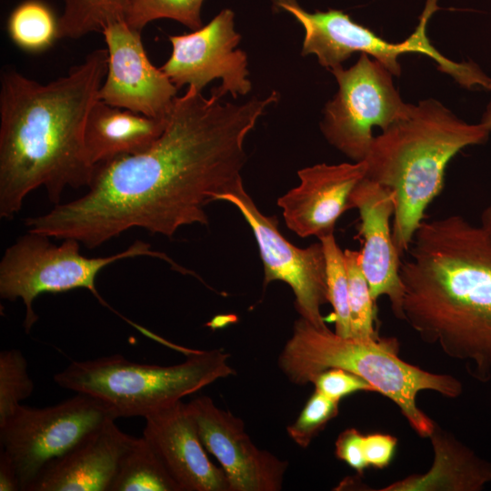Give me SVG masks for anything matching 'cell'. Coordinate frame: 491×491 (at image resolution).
<instances>
[{
	"instance_id": "8992f818",
	"label": "cell",
	"mask_w": 491,
	"mask_h": 491,
	"mask_svg": "<svg viewBox=\"0 0 491 491\" xmlns=\"http://www.w3.org/2000/svg\"><path fill=\"white\" fill-rule=\"evenodd\" d=\"M186 356L167 366L132 362L122 355L74 361L54 381L102 401L115 418L145 417L236 373L220 349L190 350Z\"/></svg>"
},
{
	"instance_id": "cb8c5ba5",
	"label": "cell",
	"mask_w": 491,
	"mask_h": 491,
	"mask_svg": "<svg viewBox=\"0 0 491 491\" xmlns=\"http://www.w3.org/2000/svg\"><path fill=\"white\" fill-rule=\"evenodd\" d=\"M345 261L348 278L351 336L360 339H378L375 328L376 302L372 298L368 282L361 266L360 251L346 249Z\"/></svg>"
},
{
	"instance_id": "d6986e66",
	"label": "cell",
	"mask_w": 491,
	"mask_h": 491,
	"mask_svg": "<svg viewBox=\"0 0 491 491\" xmlns=\"http://www.w3.org/2000/svg\"><path fill=\"white\" fill-rule=\"evenodd\" d=\"M165 119L149 117L97 99L86 120L85 145L96 166L118 157L141 153L161 135Z\"/></svg>"
},
{
	"instance_id": "f546056e",
	"label": "cell",
	"mask_w": 491,
	"mask_h": 491,
	"mask_svg": "<svg viewBox=\"0 0 491 491\" xmlns=\"http://www.w3.org/2000/svg\"><path fill=\"white\" fill-rule=\"evenodd\" d=\"M335 454L361 476L368 467L364 455V435L356 428H347L340 433L335 443Z\"/></svg>"
},
{
	"instance_id": "4dcf8cb0",
	"label": "cell",
	"mask_w": 491,
	"mask_h": 491,
	"mask_svg": "<svg viewBox=\"0 0 491 491\" xmlns=\"http://www.w3.org/2000/svg\"><path fill=\"white\" fill-rule=\"evenodd\" d=\"M397 438L382 433L364 435V455L369 466L384 469L393 460Z\"/></svg>"
},
{
	"instance_id": "83f0119b",
	"label": "cell",
	"mask_w": 491,
	"mask_h": 491,
	"mask_svg": "<svg viewBox=\"0 0 491 491\" xmlns=\"http://www.w3.org/2000/svg\"><path fill=\"white\" fill-rule=\"evenodd\" d=\"M339 403L315 390L294 423L286 427L288 436L306 448L339 412Z\"/></svg>"
},
{
	"instance_id": "277c9868",
	"label": "cell",
	"mask_w": 491,
	"mask_h": 491,
	"mask_svg": "<svg viewBox=\"0 0 491 491\" xmlns=\"http://www.w3.org/2000/svg\"><path fill=\"white\" fill-rule=\"evenodd\" d=\"M490 131L469 124L439 101L428 98L375 136L366 177L394 196V243L401 256L408 251L425 212L445 185L446 168L463 148L485 144Z\"/></svg>"
},
{
	"instance_id": "5b68a950",
	"label": "cell",
	"mask_w": 491,
	"mask_h": 491,
	"mask_svg": "<svg viewBox=\"0 0 491 491\" xmlns=\"http://www.w3.org/2000/svg\"><path fill=\"white\" fill-rule=\"evenodd\" d=\"M278 367L293 384L313 383L321 372L340 368L370 383L377 393L399 408L412 429L429 437L436 422L417 406L419 392L430 390L456 398L463 392L462 383L447 374H436L411 365L398 356L394 338L360 339L345 337L327 326L317 327L300 317L284 346Z\"/></svg>"
},
{
	"instance_id": "ac0fdd59",
	"label": "cell",
	"mask_w": 491,
	"mask_h": 491,
	"mask_svg": "<svg viewBox=\"0 0 491 491\" xmlns=\"http://www.w3.org/2000/svg\"><path fill=\"white\" fill-rule=\"evenodd\" d=\"M109 418L49 463L26 491H109L120 462L136 437Z\"/></svg>"
},
{
	"instance_id": "603a6c76",
	"label": "cell",
	"mask_w": 491,
	"mask_h": 491,
	"mask_svg": "<svg viewBox=\"0 0 491 491\" xmlns=\"http://www.w3.org/2000/svg\"><path fill=\"white\" fill-rule=\"evenodd\" d=\"M59 38L78 39L102 32L110 23L125 20L130 0H63Z\"/></svg>"
},
{
	"instance_id": "52a82bcc",
	"label": "cell",
	"mask_w": 491,
	"mask_h": 491,
	"mask_svg": "<svg viewBox=\"0 0 491 491\" xmlns=\"http://www.w3.org/2000/svg\"><path fill=\"white\" fill-rule=\"evenodd\" d=\"M438 0H426L416 30L405 41L391 43L362 25L354 22L341 10L329 9L314 13L305 10L296 0H273L277 8L290 13L302 25L305 36L302 55H313L328 70L342 64L356 52L366 54L384 65L394 76L401 75L398 57L406 53L429 56L437 68L467 89L480 86L491 90V77L475 62H455L443 55L430 42L426 25L440 7Z\"/></svg>"
},
{
	"instance_id": "ba28073f",
	"label": "cell",
	"mask_w": 491,
	"mask_h": 491,
	"mask_svg": "<svg viewBox=\"0 0 491 491\" xmlns=\"http://www.w3.org/2000/svg\"><path fill=\"white\" fill-rule=\"evenodd\" d=\"M50 238L28 231L5 249L0 262V296L9 301L22 299L26 333L38 319L34 302L42 294L85 288L105 304L95 287V278L102 269L116 261L153 256L166 261L182 274H192L191 270L179 266L165 254L153 250L150 244L140 240L115 255L86 257L80 253L79 241L65 238L60 245H55Z\"/></svg>"
},
{
	"instance_id": "44dd1931",
	"label": "cell",
	"mask_w": 491,
	"mask_h": 491,
	"mask_svg": "<svg viewBox=\"0 0 491 491\" xmlns=\"http://www.w3.org/2000/svg\"><path fill=\"white\" fill-rule=\"evenodd\" d=\"M109 491H180L144 437L135 438L123 456Z\"/></svg>"
},
{
	"instance_id": "7402d4cb",
	"label": "cell",
	"mask_w": 491,
	"mask_h": 491,
	"mask_svg": "<svg viewBox=\"0 0 491 491\" xmlns=\"http://www.w3.org/2000/svg\"><path fill=\"white\" fill-rule=\"evenodd\" d=\"M7 32L20 49L41 53L59 39V17L42 0H25L10 13Z\"/></svg>"
},
{
	"instance_id": "484cf974",
	"label": "cell",
	"mask_w": 491,
	"mask_h": 491,
	"mask_svg": "<svg viewBox=\"0 0 491 491\" xmlns=\"http://www.w3.org/2000/svg\"><path fill=\"white\" fill-rule=\"evenodd\" d=\"M204 0H130L125 22L142 31L149 23L158 19L175 20L190 30L202 27Z\"/></svg>"
},
{
	"instance_id": "9c48e42d",
	"label": "cell",
	"mask_w": 491,
	"mask_h": 491,
	"mask_svg": "<svg viewBox=\"0 0 491 491\" xmlns=\"http://www.w3.org/2000/svg\"><path fill=\"white\" fill-rule=\"evenodd\" d=\"M330 71L338 90L325 105L321 131L345 155L354 162L364 161L375 137L373 128L386 129L406 116L413 105L403 101L391 72L368 55L360 54L349 68Z\"/></svg>"
},
{
	"instance_id": "ffe728a7",
	"label": "cell",
	"mask_w": 491,
	"mask_h": 491,
	"mask_svg": "<svg viewBox=\"0 0 491 491\" xmlns=\"http://www.w3.org/2000/svg\"><path fill=\"white\" fill-rule=\"evenodd\" d=\"M434 452L431 468L379 491H481L491 482V463L479 457L436 423L429 436Z\"/></svg>"
},
{
	"instance_id": "d6a6232c",
	"label": "cell",
	"mask_w": 491,
	"mask_h": 491,
	"mask_svg": "<svg viewBox=\"0 0 491 491\" xmlns=\"http://www.w3.org/2000/svg\"><path fill=\"white\" fill-rule=\"evenodd\" d=\"M480 223V227L487 235V237L491 240V198L486 206L482 211Z\"/></svg>"
},
{
	"instance_id": "f1b7e54d",
	"label": "cell",
	"mask_w": 491,
	"mask_h": 491,
	"mask_svg": "<svg viewBox=\"0 0 491 491\" xmlns=\"http://www.w3.org/2000/svg\"><path fill=\"white\" fill-rule=\"evenodd\" d=\"M312 384L315 390L337 402L348 395L360 391L377 393L366 380L340 368H330L321 372Z\"/></svg>"
},
{
	"instance_id": "8fae6325",
	"label": "cell",
	"mask_w": 491,
	"mask_h": 491,
	"mask_svg": "<svg viewBox=\"0 0 491 491\" xmlns=\"http://www.w3.org/2000/svg\"><path fill=\"white\" fill-rule=\"evenodd\" d=\"M214 201L235 205L251 227L264 265L265 286L272 281L287 284L295 296L300 317L326 327L321 307L328 303L326 266L319 241L306 248L288 242L278 230L276 216L264 215L244 187L242 178L217 194Z\"/></svg>"
},
{
	"instance_id": "7a4b0ae2",
	"label": "cell",
	"mask_w": 491,
	"mask_h": 491,
	"mask_svg": "<svg viewBox=\"0 0 491 491\" xmlns=\"http://www.w3.org/2000/svg\"><path fill=\"white\" fill-rule=\"evenodd\" d=\"M107 50L95 49L47 84L14 69L1 75L0 216L12 219L28 194L44 187L59 204L67 187H88L95 168L85 129L107 71Z\"/></svg>"
},
{
	"instance_id": "3957f363",
	"label": "cell",
	"mask_w": 491,
	"mask_h": 491,
	"mask_svg": "<svg viewBox=\"0 0 491 491\" xmlns=\"http://www.w3.org/2000/svg\"><path fill=\"white\" fill-rule=\"evenodd\" d=\"M399 275L403 321L426 344L491 379V240L459 215L424 220Z\"/></svg>"
},
{
	"instance_id": "2e32d148",
	"label": "cell",
	"mask_w": 491,
	"mask_h": 491,
	"mask_svg": "<svg viewBox=\"0 0 491 491\" xmlns=\"http://www.w3.org/2000/svg\"><path fill=\"white\" fill-rule=\"evenodd\" d=\"M350 204L359 213L358 235L362 238L361 266L375 302L388 297L395 316L403 321L404 288L399 270L401 256L394 243L393 193L366 177L351 194Z\"/></svg>"
},
{
	"instance_id": "1f68e13d",
	"label": "cell",
	"mask_w": 491,
	"mask_h": 491,
	"mask_svg": "<svg viewBox=\"0 0 491 491\" xmlns=\"http://www.w3.org/2000/svg\"><path fill=\"white\" fill-rule=\"evenodd\" d=\"M21 490L17 471L11 456L4 450L0 453V491Z\"/></svg>"
},
{
	"instance_id": "e0dca14e",
	"label": "cell",
	"mask_w": 491,
	"mask_h": 491,
	"mask_svg": "<svg viewBox=\"0 0 491 491\" xmlns=\"http://www.w3.org/2000/svg\"><path fill=\"white\" fill-rule=\"evenodd\" d=\"M145 419L143 436L180 491H233L224 470L208 458L187 404L180 400Z\"/></svg>"
},
{
	"instance_id": "30bf717a",
	"label": "cell",
	"mask_w": 491,
	"mask_h": 491,
	"mask_svg": "<svg viewBox=\"0 0 491 491\" xmlns=\"http://www.w3.org/2000/svg\"><path fill=\"white\" fill-rule=\"evenodd\" d=\"M109 418L115 416L105 404L83 393L52 406L20 405L0 425V443L15 463L21 490Z\"/></svg>"
},
{
	"instance_id": "4fadbf2b",
	"label": "cell",
	"mask_w": 491,
	"mask_h": 491,
	"mask_svg": "<svg viewBox=\"0 0 491 491\" xmlns=\"http://www.w3.org/2000/svg\"><path fill=\"white\" fill-rule=\"evenodd\" d=\"M141 32L125 20L101 32L107 50V71L97 98L105 104L149 117L165 119L178 88L147 57Z\"/></svg>"
},
{
	"instance_id": "5bb4252c",
	"label": "cell",
	"mask_w": 491,
	"mask_h": 491,
	"mask_svg": "<svg viewBox=\"0 0 491 491\" xmlns=\"http://www.w3.org/2000/svg\"><path fill=\"white\" fill-rule=\"evenodd\" d=\"M200 439L219 462L233 491H280L289 466L286 460L258 448L245 422L202 396L187 403Z\"/></svg>"
},
{
	"instance_id": "d4e9b609",
	"label": "cell",
	"mask_w": 491,
	"mask_h": 491,
	"mask_svg": "<svg viewBox=\"0 0 491 491\" xmlns=\"http://www.w3.org/2000/svg\"><path fill=\"white\" fill-rule=\"evenodd\" d=\"M326 258L328 303L333 306L335 332L345 337L351 336L350 309L348 302V278L345 253L334 234L319 239Z\"/></svg>"
},
{
	"instance_id": "9a60e30c",
	"label": "cell",
	"mask_w": 491,
	"mask_h": 491,
	"mask_svg": "<svg viewBox=\"0 0 491 491\" xmlns=\"http://www.w3.org/2000/svg\"><path fill=\"white\" fill-rule=\"evenodd\" d=\"M366 168V161H360L300 169L299 185L277 199L286 226L301 237L334 234L337 219L352 209L351 194Z\"/></svg>"
},
{
	"instance_id": "7c38bea8",
	"label": "cell",
	"mask_w": 491,
	"mask_h": 491,
	"mask_svg": "<svg viewBox=\"0 0 491 491\" xmlns=\"http://www.w3.org/2000/svg\"><path fill=\"white\" fill-rule=\"evenodd\" d=\"M172 52L160 67L179 89L194 86L198 91L215 79L224 95H246L251 88L246 54L236 49L241 35L235 29V14L221 10L208 24L189 34L169 35Z\"/></svg>"
},
{
	"instance_id": "836d02e7",
	"label": "cell",
	"mask_w": 491,
	"mask_h": 491,
	"mask_svg": "<svg viewBox=\"0 0 491 491\" xmlns=\"http://www.w3.org/2000/svg\"><path fill=\"white\" fill-rule=\"evenodd\" d=\"M480 124L491 132V100L487 104L485 112L482 115Z\"/></svg>"
},
{
	"instance_id": "6da1fadb",
	"label": "cell",
	"mask_w": 491,
	"mask_h": 491,
	"mask_svg": "<svg viewBox=\"0 0 491 491\" xmlns=\"http://www.w3.org/2000/svg\"><path fill=\"white\" fill-rule=\"evenodd\" d=\"M223 96L187 86L150 147L97 165L84 195L27 218L28 230L95 248L134 227L171 238L182 226L207 225L205 206L242 178L245 139L279 99L276 91L241 104Z\"/></svg>"
},
{
	"instance_id": "4316f807",
	"label": "cell",
	"mask_w": 491,
	"mask_h": 491,
	"mask_svg": "<svg viewBox=\"0 0 491 491\" xmlns=\"http://www.w3.org/2000/svg\"><path fill=\"white\" fill-rule=\"evenodd\" d=\"M34 390V382L28 374L27 362L18 349L0 353V425L9 418L21 401Z\"/></svg>"
}]
</instances>
